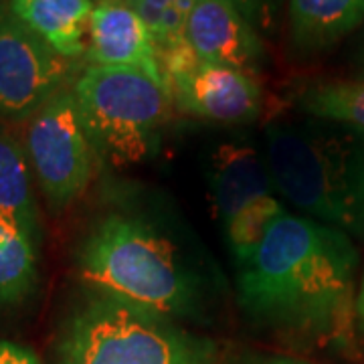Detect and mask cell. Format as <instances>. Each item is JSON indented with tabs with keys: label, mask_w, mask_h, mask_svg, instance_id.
Masks as SVG:
<instances>
[{
	"label": "cell",
	"mask_w": 364,
	"mask_h": 364,
	"mask_svg": "<svg viewBox=\"0 0 364 364\" xmlns=\"http://www.w3.org/2000/svg\"><path fill=\"white\" fill-rule=\"evenodd\" d=\"M354 239L284 210L237 272V306L257 330L306 344L350 342L356 328Z\"/></svg>",
	"instance_id": "obj_1"
},
{
	"label": "cell",
	"mask_w": 364,
	"mask_h": 364,
	"mask_svg": "<svg viewBox=\"0 0 364 364\" xmlns=\"http://www.w3.org/2000/svg\"><path fill=\"white\" fill-rule=\"evenodd\" d=\"M90 291L176 322H207L221 298V275L176 223L136 208L107 210L77 249Z\"/></svg>",
	"instance_id": "obj_2"
},
{
	"label": "cell",
	"mask_w": 364,
	"mask_h": 364,
	"mask_svg": "<svg viewBox=\"0 0 364 364\" xmlns=\"http://www.w3.org/2000/svg\"><path fill=\"white\" fill-rule=\"evenodd\" d=\"M275 193L301 215L364 241V132L308 117L263 132Z\"/></svg>",
	"instance_id": "obj_3"
},
{
	"label": "cell",
	"mask_w": 364,
	"mask_h": 364,
	"mask_svg": "<svg viewBox=\"0 0 364 364\" xmlns=\"http://www.w3.org/2000/svg\"><path fill=\"white\" fill-rule=\"evenodd\" d=\"M57 364H217L219 348L181 322L90 291L57 336Z\"/></svg>",
	"instance_id": "obj_4"
},
{
	"label": "cell",
	"mask_w": 364,
	"mask_h": 364,
	"mask_svg": "<svg viewBox=\"0 0 364 364\" xmlns=\"http://www.w3.org/2000/svg\"><path fill=\"white\" fill-rule=\"evenodd\" d=\"M71 91L97 156L132 166L156 154L174 107L164 77L142 69L87 65Z\"/></svg>",
	"instance_id": "obj_5"
},
{
	"label": "cell",
	"mask_w": 364,
	"mask_h": 364,
	"mask_svg": "<svg viewBox=\"0 0 364 364\" xmlns=\"http://www.w3.org/2000/svg\"><path fill=\"white\" fill-rule=\"evenodd\" d=\"M25 150L33 176L53 213L65 210L85 195L100 156L71 87L55 93L26 122Z\"/></svg>",
	"instance_id": "obj_6"
},
{
	"label": "cell",
	"mask_w": 364,
	"mask_h": 364,
	"mask_svg": "<svg viewBox=\"0 0 364 364\" xmlns=\"http://www.w3.org/2000/svg\"><path fill=\"white\" fill-rule=\"evenodd\" d=\"M71 61L0 6V119L28 122L65 90Z\"/></svg>",
	"instance_id": "obj_7"
},
{
	"label": "cell",
	"mask_w": 364,
	"mask_h": 364,
	"mask_svg": "<svg viewBox=\"0 0 364 364\" xmlns=\"http://www.w3.org/2000/svg\"><path fill=\"white\" fill-rule=\"evenodd\" d=\"M174 105L188 116L221 124H253L263 112V91L255 75L233 67L191 59L164 75Z\"/></svg>",
	"instance_id": "obj_8"
},
{
	"label": "cell",
	"mask_w": 364,
	"mask_h": 364,
	"mask_svg": "<svg viewBox=\"0 0 364 364\" xmlns=\"http://www.w3.org/2000/svg\"><path fill=\"white\" fill-rule=\"evenodd\" d=\"M205 172L210 205L221 225L249 203L277 195L265 150L251 136L237 134L213 144Z\"/></svg>",
	"instance_id": "obj_9"
},
{
	"label": "cell",
	"mask_w": 364,
	"mask_h": 364,
	"mask_svg": "<svg viewBox=\"0 0 364 364\" xmlns=\"http://www.w3.org/2000/svg\"><path fill=\"white\" fill-rule=\"evenodd\" d=\"M184 39L198 59L251 75L265 59L263 39L229 0H195L186 16Z\"/></svg>",
	"instance_id": "obj_10"
},
{
	"label": "cell",
	"mask_w": 364,
	"mask_h": 364,
	"mask_svg": "<svg viewBox=\"0 0 364 364\" xmlns=\"http://www.w3.org/2000/svg\"><path fill=\"white\" fill-rule=\"evenodd\" d=\"M85 57L93 67H126L160 75L156 45L126 0H100L93 6Z\"/></svg>",
	"instance_id": "obj_11"
},
{
	"label": "cell",
	"mask_w": 364,
	"mask_h": 364,
	"mask_svg": "<svg viewBox=\"0 0 364 364\" xmlns=\"http://www.w3.org/2000/svg\"><path fill=\"white\" fill-rule=\"evenodd\" d=\"M289 39L301 55H318L364 25V0H287Z\"/></svg>",
	"instance_id": "obj_12"
},
{
	"label": "cell",
	"mask_w": 364,
	"mask_h": 364,
	"mask_svg": "<svg viewBox=\"0 0 364 364\" xmlns=\"http://www.w3.org/2000/svg\"><path fill=\"white\" fill-rule=\"evenodd\" d=\"M11 13L69 61L85 53L91 0H11Z\"/></svg>",
	"instance_id": "obj_13"
},
{
	"label": "cell",
	"mask_w": 364,
	"mask_h": 364,
	"mask_svg": "<svg viewBox=\"0 0 364 364\" xmlns=\"http://www.w3.org/2000/svg\"><path fill=\"white\" fill-rule=\"evenodd\" d=\"M33 181L25 144L11 132L0 130V213L18 223L41 247L43 227Z\"/></svg>",
	"instance_id": "obj_14"
},
{
	"label": "cell",
	"mask_w": 364,
	"mask_h": 364,
	"mask_svg": "<svg viewBox=\"0 0 364 364\" xmlns=\"http://www.w3.org/2000/svg\"><path fill=\"white\" fill-rule=\"evenodd\" d=\"M41 247L25 229L0 213V306H16L39 286Z\"/></svg>",
	"instance_id": "obj_15"
},
{
	"label": "cell",
	"mask_w": 364,
	"mask_h": 364,
	"mask_svg": "<svg viewBox=\"0 0 364 364\" xmlns=\"http://www.w3.org/2000/svg\"><path fill=\"white\" fill-rule=\"evenodd\" d=\"M298 109L308 117L346 124L364 132V81H318L306 85L296 97Z\"/></svg>",
	"instance_id": "obj_16"
},
{
	"label": "cell",
	"mask_w": 364,
	"mask_h": 364,
	"mask_svg": "<svg viewBox=\"0 0 364 364\" xmlns=\"http://www.w3.org/2000/svg\"><path fill=\"white\" fill-rule=\"evenodd\" d=\"M286 208L277 195H267L245 205L239 213H235L229 221L223 223L225 241L237 267L245 265L255 255V251L263 243L273 221Z\"/></svg>",
	"instance_id": "obj_17"
},
{
	"label": "cell",
	"mask_w": 364,
	"mask_h": 364,
	"mask_svg": "<svg viewBox=\"0 0 364 364\" xmlns=\"http://www.w3.org/2000/svg\"><path fill=\"white\" fill-rule=\"evenodd\" d=\"M140 16L148 33L152 35L156 49L168 47L184 39L188 13L176 0H126Z\"/></svg>",
	"instance_id": "obj_18"
},
{
	"label": "cell",
	"mask_w": 364,
	"mask_h": 364,
	"mask_svg": "<svg viewBox=\"0 0 364 364\" xmlns=\"http://www.w3.org/2000/svg\"><path fill=\"white\" fill-rule=\"evenodd\" d=\"M239 14L255 28L261 39L273 37L279 23L282 0H229Z\"/></svg>",
	"instance_id": "obj_19"
},
{
	"label": "cell",
	"mask_w": 364,
	"mask_h": 364,
	"mask_svg": "<svg viewBox=\"0 0 364 364\" xmlns=\"http://www.w3.org/2000/svg\"><path fill=\"white\" fill-rule=\"evenodd\" d=\"M0 364H41L39 356L18 342L0 338Z\"/></svg>",
	"instance_id": "obj_20"
},
{
	"label": "cell",
	"mask_w": 364,
	"mask_h": 364,
	"mask_svg": "<svg viewBox=\"0 0 364 364\" xmlns=\"http://www.w3.org/2000/svg\"><path fill=\"white\" fill-rule=\"evenodd\" d=\"M237 364H306V363H301V360H294V358H286V356H253V358L239 360Z\"/></svg>",
	"instance_id": "obj_21"
},
{
	"label": "cell",
	"mask_w": 364,
	"mask_h": 364,
	"mask_svg": "<svg viewBox=\"0 0 364 364\" xmlns=\"http://www.w3.org/2000/svg\"><path fill=\"white\" fill-rule=\"evenodd\" d=\"M356 326H358V332L364 342V272L360 284H358V294H356Z\"/></svg>",
	"instance_id": "obj_22"
},
{
	"label": "cell",
	"mask_w": 364,
	"mask_h": 364,
	"mask_svg": "<svg viewBox=\"0 0 364 364\" xmlns=\"http://www.w3.org/2000/svg\"><path fill=\"white\" fill-rule=\"evenodd\" d=\"M356 79H360L364 81V35L363 41H360V45H358V53H356Z\"/></svg>",
	"instance_id": "obj_23"
},
{
	"label": "cell",
	"mask_w": 364,
	"mask_h": 364,
	"mask_svg": "<svg viewBox=\"0 0 364 364\" xmlns=\"http://www.w3.org/2000/svg\"><path fill=\"white\" fill-rule=\"evenodd\" d=\"M176 2H178V4H181L182 9H184V11H186V13H188V11H191V6H193V2H195V0H176Z\"/></svg>",
	"instance_id": "obj_24"
}]
</instances>
